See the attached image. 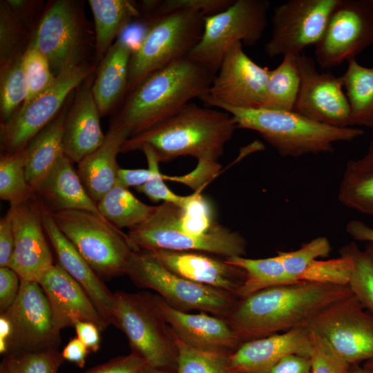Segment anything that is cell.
<instances>
[{
	"mask_svg": "<svg viewBox=\"0 0 373 373\" xmlns=\"http://www.w3.org/2000/svg\"><path fill=\"white\" fill-rule=\"evenodd\" d=\"M352 295L349 286L300 281L240 298L225 318L243 342L306 328L319 312Z\"/></svg>",
	"mask_w": 373,
	"mask_h": 373,
	"instance_id": "cell-1",
	"label": "cell"
},
{
	"mask_svg": "<svg viewBox=\"0 0 373 373\" xmlns=\"http://www.w3.org/2000/svg\"><path fill=\"white\" fill-rule=\"evenodd\" d=\"M236 128L229 113L189 102L175 114L128 138L121 153L148 145L159 162L181 156L218 161Z\"/></svg>",
	"mask_w": 373,
	"mask_h": 373,
	"instance_id": "cell-2",
	"label": "cell"
},
{
	"mask_svg": "<svg viewBox=\"0 0 373 373\" xmlns=\"http://www.w3.org/2000/svg\"><path fill=\"white\" fill-rule=\"evenodd\" d=\"M215 75L189 57L152 73L126 95L112 124L142 133L206 95Z\"/></svg>",
	"mask_w": 373,
	"mask_h": 373,
	"instance_id": "cell-3",
	"label": "cell"
},
{
	"mask_svg": "<svg viewBox=\"0 0 373 373\" xmlns=\"http://www.w3.org/2000/svg\"><path fill=\"white\" fill-rule=\"evenodd\" d=\"M229 113L237 128L258 132L283 157H299L333 151L337 142H350L362 135V129L338 128L312 120L294 111L265 108L246 109L216 104Z\"/></svg>",
	"mask_w": 373,
	"mask_h": 373,
	"instance_id": "cell-4",
	"label": "cell"
},
{
	"mask_svg": "<svg viewBox=\"0 0 373 373\" xmlns=\"http://www.w3.org/2000/svg\"><path fill=\"white\" fill-rule=\"evenodd\" d=\"M50 213L60 231L99 277L125 275L131 255L137 249L128 234L91 211L71 209Z\"/></svg>",
	"mask_w": 373,
	"mask_h": 373,
	"instance_id": "cell-5",
	"label": "cell"
},
{
	"mask_svg": "<svg viewBox=\"0 0 373 373\" xmlns=\"http://www.w3.org/2000/svg\"><path fill=\"white\" fill-rule=\"evenodd\" d=\"M113 318L114 326L126 335L131 352L152 367L176 370L177 346L154 294L114 292Z\"/></svg>",
	"mask_w": 373,
	"mask_h": 373,
	"instance_id": "cell-6",
	"label": "cell"
},
{
	"mask_svg": "<svg viewBox=\"0 0 373 373\" xmlns=\"http://www.w3.org/2000/svg\"><path fill=\"white\" fill-rule=\"evenodd\" d=\"M204 17L190 9L148 17L149 29L130 59L126 94L152 73L189 57L202 37Z\"/></svg>",
	"mask_w": 373,
	"mask_h": 373,
	"instance_id": "cell-7",
	"label": "cell"
},
{
	"mask_svg": "<svg viewBox=\"0 0 373 373\" xmlns=\"http://www.w3.org/2000/svg\"><path fill=\"white\" fill-rule=\"evenodd\" d=\"M125 275L137 287L153 290L172 307L184 312L199 310L226 318L240 299L172 272L147 250L133 252Z\"/></svg>",
	"mask_w": 373,
	"mask_h": 373,
	"instance_id": "cell-8",
	"label": "cell"
},
{
	"mask_svg": "<svg viewBox=\"0 0 373 373\" xmlns=\"http://www.w3.org/2000/svg\"><path fill=\"white\" fill-rule=\"evenodd\" d=\"M180 207L163 202L144 222L129 230L128 238L140 249L199 251L224 258L246 254V240L238 232L216 222L207 233L190 235L176 227Z\"/></svg>",
	"mask_w": 373,
	"mask_h": 373,
	"instance_id": "cell-9",
	"label": "cell"
},
{
	"mask_svg": "<svg viewBox=\"0 0 373 373\" xmlns=\"http://www.w3.org/2000/svg\"><path fill=\"white\" fill-rule=\"evenodd\" d=\"M269 6L267 0H234L224 10L205 17L202 37L189 57L216 75L234 44L253 46L259 41Z\"/></svg>",
	"mask_w": 373,
	"mask_h": 373,
	"instance_id": "cell-10",
	"label": "cell"
},
{
	"mask_svg": "<svg viewBox=\"0 0 373 373\" xmlns=\"http://www.w3.org/2000/svg\"><path fill=\"white\" fill-rule=\"evenodd\" d=\"M92 71L93 68L83 62L66 68L52 86L1 124V153L23 151L58 115L69 94L91 76Z\"/></svg>",
	"mask_w": 373,
	"mask_h": 373,
	"instance_id": "cell-11",
	"label": "cell"
},
{
	"mask_svg": "<svg viewBox=\"0 0 373 373\" xmlns=\"http://www.w3.org/2000/svg\"><path fill=\"white\" fill-rule=\"evenodd\" d=\"M306 328L326 340L349 365L373 358V314L353 294L322 310Z\"/></svg>",
	"mask_w": 373,
	"mask_h": 373,
	"instance_id": "cell-12",
	"label": "cell"
},
{
	"mask_svg": "<svg viewBox=\"0 0 373 373\" xmlns=\"http://www.w3.org/2000/svg\"><path fill=\"white\" fill-rule=\"evenodd\" d=\"M339 0H290L274 9L272 31L265 46L271 58L298 56L322 38Z\"/></svg>",
	"mask_w": 373,
	"mask_h": 373,
	"instance_id": "cell-13",
	"label": "cell"
},
{
	"mask_svg": "<svg viewBox=\"0 0 373 373\" xmlns=\"http://www.w3.org/2000/svg\"><path fill=\"white\" fill-rule=\"evenodd\" d=\"M372 44V0H339L315 46L316 61L321 68H333L355 58Z\"/></svg>",
	"mask_w": 373,
	"mask_h": 373,
	"instance_id": "cell-14",
	"label": "cell"
},
{
	"mask_svg": "<svg viewBox=\"0 0 373 373\" xmlns=\"http://www.w3.org/2000/svg\"><path fill=\"white\" fill-rule=\"evenodd\" d=\"M0 314H4L12 325L6 356L57 348L59 345L60 332L54 325L48 300L37 282L21 280L16 300Z\"/></svg>",
	"mask_w": 373,
	"mask_h": 373,
	"instance_id": "cell-15",
	"label": "cell"
},
{
	"mask_svg": "<svg viewBox=\"0 0 373 373\" xmlns=\"http://www.w3.org/2000/svg\"><path fill=\"white\" fill-rule=\"evenodd\" d=\"M270 70L254 62L237 43L227 52L208 93L200 99L208 106L223 104L235 108H262Z\"/></svg>",
	"mask_w": 373,
	"mask_h": 373,
	"instance_id": "cell-16",
	"label": "cell"
},
{
	"mask_svg": "<svg viewBox=\"0 0 373 373\" xmlns=\"http://www.w3.org/2000/svg\"><path fill=\"white\" fill-rule=\"evenodd\" d=\"M83 19L75 1L57 0L45 10L30 44L47 59L55 76L82 62Z\"/></svg>",
	"mask_w": 373,
	"mask_h": 373,
	"instance_id": "cell-17",
	"label": "cell"
},
{
	"mask_svg": "<svg viewBox=\"0 0 373 373\" xmlns=\"http://www.w3.org/2000/svg\"><path fill=\"white\" fill-rule=\"evenodd\" d=\"M15 248L8 265L21 280L38 282L52 265L53 256L42 219L41 201L35 192L23 202L10 206Z\"/></svg>",
	"mask_w": 373,
	"mask_h": 373,
	"instance_id": "cell-18",
	"label": "cell"
},
{
	"mask_svg": "<svg viewBox=\"0 0 373 373\" xmlns=\"http://www.w3.org/2000/svg\"><path fill=\"white\" fill-rule=\"evenodd\" d=\"M300 84L294 111L334 127H352L350 108L340 77L320 73L314 59L298 56Z\"/></svg>",
	"mask_w": 373,
	"mask_h": 373,
	"instance_id": "cell-19",
	"label": "cell"
},
{
	"mask_svg": "<svg viewBox=\"0 0 373 373\" xmlns=\"http://www.w3.org/2000/svg\"><path fill=\"white\" fill-rule=\"evenodd\" d=\"M154 298L172 331L186 344L231 355L244 343L225 318L206 312L189 314L172 307L157 294Z\"/></svg>",
	"mask_w": 373,
	"mask_h": 373,
	"instance_id": "cell-20",
	"label": "cell"
},
{
	"mask_svg": "<svg viewBox=\"0 0 373 373\" xmlns=\"http://www.w3.org/2000/svg\"><path fill=\"white\" fill-rule=\"evenodd\" d=\"M37 283L48 300L59 332L78 321L94 323L100 332L109 326L84 289L58 263L45 271Z\"/></svg>",
	"mask_w": 373,
	"mask_h": 373,
	"instance_id": "cell-21",
	"label": "cell"
},
{
	"mask_svg": "<svg viewBox=\"0 0 373 373\" xmlns=\"http://www.w3.org/2000/svg\"><path fill=\"white\" fill-rule=\"evenodd\" d=\"M41 204L44 229L58 264L84 289L106 323L114 325V292L60 231L50 211L41 201Z\"/></svg>",
	"mask_w": 373,
	"mask_h": 373,
	"instance_id": "cell-22",
	"label": "cell"
},
{
	"mask_svg": "<svg viewBox=\"0 0 373 373\" xmlns=\"http://www.w3.org/2000/svg\"><path fill=\"white\" fill-rule=\"evenodd\" d=\"M165 267L193 282L216 287L238 297L245 271L220 259L199 251H149Z\"/></svg>",
	"mask_w": 373,
	"mask_h": 373,
	"instance_id": "cell-23",
	"label": "cell"
},
{
	"mask_svg": "<svg viewBox=\"0 0 373 373\" xmlns=\"http://www.w3.org/2000/svg\"><path fill=\"white\" fill-rule=\"evenodd\" d=\"M311 352L309 330L301 327L245 341L229 358L235 373H267L287 355L310 357Z\"/></svg>",
	"mask_w": 373,
	"mask_h": 373,
	"instance_id": "cell-24",
	"label": "cell"
},
{
	"mask_svg": "<svg viewBox=\"0 0 373 373\" xmlns=\"http://www.w3.org/2000/svg\"><path fill=\"white\" fill-rule=\"evenodd\" d=\"M93 80L94 78L90 76L78 87L64 124V153L73 163L78 164L95 151L106 137L100 126L101 115L92 92Z\"/></svg>",
	"mask_w": 373,
	"mask_h": 373,
	"instance_id": "cell-25",
	"label": "cell"
},
{
	"mask_svg": "<svg viewBox=\"0 0 373 373\" xmlns=\"http://www.w3.org/2000/svg\"><path fill=\"white\" fill-rule=\"evenodd\" d=\"M130 136L128 128L111 124L103 144L78 163L79 177L96 204L116 183L120 168L117 156Z\"/></svg>",
	"mask_w": 373,
	"mask_h": 373,
	"instance_id": "cell-26",
	"label": "cell"
},
{
	"mask_svg": "<svg viewBox=\"0 0 373 373\" xmlns=\"http://www.w3.org/2000/svg\"><path fill=\"white\" fill-rule=\"evenodd\" d=\"M73 164L64 155L38 184L35 192L50 212L78 209L100 214Z\"/></svg>",
	"mask_w": 373,
	"mask_h": 373,
	"instance_id": "cell-27",
	"label": "cell"
},
{
	"mask_svg": "<svg viewBox=\"0 0 373 373\" xmlns=\"http://www.w3.org/2000/svg\"><path fill=\"white\" fill-rule=\"evenodd\" d=\"M131 55L130 46L118 37L102 59L92 85L101 116L110 113L126 96Z\"/></svg>",
	"mask_w": 373,
	"mask_h": 373,
	"instance_id": "cell-28",
	"label": "cell"
},
{
	"mask_svg": "<svg viewBox=\"0 0 373 373\" xmlns=\"http://www.w3.org/2000/svg\"><path fill=\"white\" fill-rule=\"evenodd\" d=\"M69 108L64 106L23 150L27 181L34 191L65 155L62 137Z\"/></svg>",
	"mask_w": 373,
	"mask_h": 373,
	"instance_id": "cell-29",
	"label": "cell"
},
{
	"mask_svg": "<svg viewBox=\"0 0 373 373\" xmlns=\"http://www.w3.org/2000/svg\"><path fill=\"white\" fill-rule=\"evenodd\" d=\"M88 4L95 22V53L103 59L113 41L140 17V7L129 0H89Z\"/></svg>",
	"mask_w": 373,
	"mask_h": 373,
	"instance_id": "cell-30",
	"label": "cell"
},
{
	"mask_svg": "<svg viewBox=\"0 0 373 373\" xmlns=\"http://www.w3.org/2000/svg\"><path fill=\"white\" fill-rule=\"evenodd\" d=\"M340 78L350 105L351 126L373 128V67L352 58Z\"/></svg>",
	"mask_w": 373,
	"mask_h": 373,
	"instance_id": "cell-31",
	"label": "cell"
},
{
	"mask_svg": "<svg viewBox=\"0 0 373 373\" xmlns=\"http://www.w3.org/2000/svg\"><path fill=\"white\" fill-rule=\"evenodd\" d=\"M99 213L117 228L131 229L147 220L157 206L144 204L116 182L97 202Z\"/></svg>",
	"mask_w": 373,
	"mask_h": 373,
	"instance_id": "cell-32",
	"label": "cell"
},
{
	"mask_svg": "<svg viewBox=\"0 0 373 373\" xmlns=\"http://www.w3.org/2000/svg\"><path fill=\"white\" fill-rule=\"evenodd\" d=\"M225 260L242 269L246 278L238 291V297L243 298L264 289L300 281L292 279L287 273L279 254L266 258L251 259L243 256L224 258Z\"/></svg>",
	"mask_w": 373,
	"mask_h": 373,
	"instance_id": "cell-33",
	"label": "cell"
},
{
	"mask_svg": "<svg viewBox=\"0 0 373 373\" xmlns=\"http://www.w3.org/2000/svg\"><path fill=\"white\" fill-rule=\"evenodd\" d=\"M297 58L296 55H285L280 64L270 70L262 108L294 111L300 84Z\"/></svg>",
	"mask_w": 373,
	"mask_h": 373,
	"instance_id": "cell-34",
	"label": "cell"
},
{
	"mask_svg": "<svg viewBox=\"0 0 373 373\" xmlns=\"http://www.w3.org/2000/svg\"><path fill=\"white\" fill-rule=\"evenodd\" d=\"M340 254L352 258L354 269L348 286L356 298L373 314V244L368 242L362 250L352 242L341 247Z\"/></svg>",
	"mask_w": 373,
	"mask_h": 373,
	"instance_id": "cell-35",
	"label": "cell"
},
{
	"mask_svg": "<svg viewBox=\"0 0 373 373\" xmlns=\"http://www.w3.org/2000/svg\"><path fill=\"white\" fill-rule=\"evenodd\" d=\"M35 191L29 185L25 171L23 151L1 153L0 156V198L10 206L30 197Z\"/></svg>",
	"mask_w": 373,
	"mask_h": 373,
	"instance_id": "cell-36",
	"label": "cell"
},
{
	"mask_svg": "<svg viewBox=\"0 0 373 373\" xmlns=\"http://www.w3.org/2000/svg\"><path fill=\"white\" fill-rule=\"evenodd\" d=\"M170 329L178 350L176 373H235L230 363L231 355L194 348Z\"/></svg>",
	"mask_w": 373,
	"mask_h": 373,
	"instance_id": "cell-37",
	"label": "cell"
},
{
	"mask_svg": "<svg viewBox=\"0 0 373 373\" xmlns=\"http://www.w3.org/2000/svg\"><path fill=\"white\" fill-rule=\"evenodd\" d=\"M0 80V113L2 124L12 117L27 97L28 85L22 55L1 67Z\"/></svg>",
	"mask_w": 373,
	"mask_h": 373,
	"instance_id": "cell-38",
	"label": "cell"
},
{
	"mask_svg": "<svg viewBox=\"0 0 373 373\" xmlns=\"http://www.w3.org/2000/svg\"><path fill=\"white\" fill-rule=\"evenodd\" d=\"M338 198L345 207L373 216V172L356 173L345 169Z\"/></svg>",
	"mask_w": 373,
	"mask_h": 373,
	"instance_id": "cell-39",
	"label": "cell"
},
{
	"mask_svg": "<svg viewBox=\"0 0 373 373\" xmlns=\"http://www.w3.org/2000/svg\"><path fill=\"white\" fill-rule=\"evenodd\" d=\"M216 222L211 202L197 191L188 195L186 204L180 207L176 227L183 233L198 236L209 231Z\"/></svg>",
	"mask_w": 373,
	"mask_h": 373,
	"instance_id": "cell-40",
	"label": "cell"
},
{
	"mask_svg": "<svg viewBox=\"0 0 373 373\" xmlns=\"http://www.w3.org/2000/svg\"><path fill=\"white\" fill-rule=\"evenodd\" d=\"M354 269L352 258L344 254L337 258L314 260L299 276V281L348 286Z\"/></svg>",
	"mask_w": 373,
	"mask_h": 373,
	"instance_id": "cell-41",
	"label": "cell"
},
{
	"mask_svg": "<svg viewBox=\"0 0 373 373\" xmlns=\"http://www.w3.org/2000/svg\"><path fill=\"white\" fill-rule=\"evenodd\" d=\"M25 29L6 1L0 3V64L3 67L21 57Z\"/></svg>",
	"mask_w": 373,
	"mask_h": 373,
	"instance_id": "cell-42",
	"label": "cell"
},
{
	"mask_svg": "<svg viewBox=\"0 0 373 373\" xmlns=\"http://www.w3.org/2000/svg\"><path fill=\"white\" fill-rule=\"evenodd\" d=\"M22 61L28 85L27 97L23 104H26L52 86L57 77L46 57L30 42L22 55Z\"/></svg>",
	"mask_w": 373,
	"mask_h": 373,
	"instance_id": "cell-43",
	"label": "cell"
},
{
	"mask_svg": "<svg viewBox=\"0 0 373 373\" xmlns=\"http://www.w3.org/2000/svg\"><path fill=\"white\" fill-rule=\"evenodd\" d=\"M11 373H58L64 361L57 348L8 356L2 360Z\"/></svg>",
	"mask_w": 373,
	"mask_h": 373,
	"instance_id": "cell-44",
	"label": "cell"
},
{
	"mask_svg": "<svg viewBox=\"0 0 373 373\" xmlns=\"http://www.w3.org/2000/svg\"><path fill=\"white\" fill-rule=\"evenodd\" d=\"M331 250L328 239L319 236L304 244L297 250L278 251V254L282 259L287 274L294 280L299 281V276L312 261L328 256Z\"/></svg>",
	"mask_w": 373,
	"mask_h": 373,
	"instance_id": "cell-45",
	"label": "cell"
},
{
	"mask_svg": "<svg viewBox=\"0 0 373 373\" xmlns=\"http://www.w3.org/2000/svg\"><path fill=\"white\" fill-rule=\"evenodd\" d=\"M311 373H346L350 365L323 337L309 331Z\"/></svg>",
	"mask_w": 373,
	"mask_h": 373,
	"instance_id": "cell-46",
	"label": "cell"
},
{
	"mask_svg": "<svg viewBox=\"0 0 373 373\" xmlns=\"http://www.w3.org/2000/svg\"><path fill=\"white\" fill-rule=\"evenodd\" d=\"M234 0H164L157 1L156 6L149 17H157L181 10L190 9L205 17L218 14L230 6Z\"/></svg>",
	"mask_w": 373,
	"mask_h": 373,
	"instance_id": "cell-47",
	"label": "cell"
},
{
	"mask_svg": "<svg viewBox=\"0 0 373 373\" xmlns=\"http://www.w3.org/2000/svg\"><path fill=\"white\" fill-rule=\"evenodd\" d=\"M140 150H142L145 155L148 169L119 168L117 182L126 188H136L142 186L161 173L159 169L160 162L152 149L148 145H143Z\"/></svg>",
	"mask_w": 373,
	"mask_h": 373,
	"instance_id": "cell-48",
	"label": "cell"
},
{
	"mask_svg": "<svg viewBox=\"0 0 373 373\" xmlns=\"http://www.w3.org/2000/svg\"><path fill=\"white\" fill-rule=\"evenodd\" d=\"M166 175L160 173L144 184L135 188L138 193L146 195L151 201L173 203L182 208L188 200V195L182 196L173 193L164 183Z\"/></svg>",
	"mask_w": 373,
	"mask_h": 373,
	"instance_id": "cell-49",
	"label": "cell"
},
{
	"mask_svg": "<svg viewBox=\"0 0 373 373\" xmlns=\"http://www.w3.org/2000/svg\"><path fill=\"white\" fill-rule=\"evenodd\" d=\"M146 363L140 355L131 352L96 365L83 373H137Z\"/></svg>",
	"mask_w": 373,
	"mask_h": 373,
	"instance_id": "cell-50",
	"label": "cell"
},
{
	"mask_svg": "<svg viewBox=\"0 0 373 373\" xmlns=\"http://www.w3.org/2000/svg\"><path fill=\"white\" fill-rule=\"evenodd\" d=\"M198 162L196 168L191 173L180 177L166 176V179L181 182L195 191H200L202 185L213 178L218 173L221 166L217 161L200 160Z\"/></svg>",
	"mask_w": 373,
	"mask_h": 373,
	"instance_id": "cell-51",
	"label": "cell"
},
{
	"mask_svg": "<svg viewBox=\"0 0 373 373\" xmlns=\"http://www.w3.org/2000/svg\"><path fill=\"white\" fill-rule=\"evenodd\" d=\"M21 279L9 267H0V313L6 312L19 294Z\"/></svg>",
	"mask_w": 373,
	"mask_h": 373,
	"instance_id": "cell-52",
	"label": "cell"
},
{
	"mask_svg": "<svg viewBox=\"0 0 373 373\" xmlns=\"http://www.w3.org/2000/svg\"><path fill=\"white\" fill-rule=\"evenodd\" d=\"M15 248V235L10 216L0 220V267H8Z\"/></svg>",
	"mask_w": 373,
	"mask_h": 373,
	"instance_id": "cell-53",
	"label": "cell"
},
{
	"mask_svg": "<svg viewBox=\"0 0 373 373\" xmlns=\"http://www.w3.org/2000/svg\"><path fill=\"white\" fill-rule=\"evenodd\" d=\"M310 357L289 354L278 361L267 373H311Z\"/></svg>",
	"mask_w": 373,
	"mask_h": 373,
	"instance_id": "cell-54",
	"label": "cell"
},
{
	"mask_svg": "<svg viewBox=\"0 0 373 373\" xmlns=\"http://www.w3.org/2000/svg\"><path fill=\"white\" fill-rule=\"evenodd\" d=\"M77 337L84 344L88 351L96 352L100 347V331L93 323L78 321L75 323Z\"/></svg>",
	"mask_w": 373,
	"mask_h": 373,
	"instance_id": "cell-55",
	"label": "cell"
},
{
	"mask_svg": "<svg viewBox=\"0 0 373 373\" xmlns=\"http://www.w3.org/2000/svg\"><path fill=\"white\" fill-rule=\"evenodd\" d=\"M61 353L64 360L73 363L77 367L83 368L90 352L77 337H74L65 345Z\"/></svg>",
	"mask_w": 373,
	"mask_h": 373,
	"instance_id": "cell-56",
	"label": "cell"
},
{
	"mask_svg": "<svg viewBox=\"0 0 373 373\" xmlns=\"http://www.w3.org/2000/svg\"><path fill=\"white\" fill-rule=\"evenodd\" d=\"M346 231L354 240L373 244V228L358 220H352L346 225Z\"/></svg>",
	"mask_w": 373,
	"mask_h": 373,
	"instance_id": "cell-57",
	"label": "cell"
},
{
	"mask_svg": "<svg viewBox=\"0 0 373 373\" xmlns=\"http://www.w3.org/2000/svg\"><path fill=\"white\" fill-rule=\"evenodd\" d=\"M345 169L356 173L373 172V140L370 142L365 155L360 159L349 160Z\"/></svg>",
	"mask_w": 373,
	"mask_h": 373,
	"instance_id": "cell-58",
	"label": "cell"
},
{
	"mask_svg": "<svg viewBox=\"0 0 373 373\" xmlns=\"http://www.w3.org/2000/svg\"><path fill=\"white\" fill-rule=\"evenodd\" d=\"M11 336L10 321L4 314H0V354L3 357L8 354Z\"/></svg>",
	"mask_w": 373,
	"mask_h": 373,
	"instance_id": "cell-59",
	"label": "cell"
},
{
	"mask_svg": "<svg viewBox=\"0 0 373 373\" xmlns=\"http://www.w3.org/2000/svg\"><path fill=\"white\" fill-rule=\"evenodd\" d=\"M137 373H176V372L173 370L154 367L146 363Z\"/></svg>",
	"mask_w": 373,
	"mask_h": 373,
	"instance_id": "cell-60",
	"label": "cell"
},
{
	"mask_svg": "<svg viewBox=\"0 0 373 373\" xmlns=\"http://www.w3.org/2000/svg\"><path fill=\"white\" fill-rule=\"evenodd\" d=\"M346 373H366L359 364L350 365Z\"/></svg>",
	"mask_w": 373,
	"mask_h": 373,
	"instance_id": "cell-61",
	"label": "cell"
},
{
	"mask_svg": "<svg viewBox=\"0 0 373 373\" xmlns=\"http://www.w3.org/2000/svg\"><path fill=\"white\" fill-rule=\"evenodd\" d=\"M362 367L366 373H373V358L365 361Z\"/></svg>",
	"mask_w": 373,
	"mask_h": 373,
	"instance_id": "cell-62",
	"label": "cell"
},
{
	"mask_svg": "<svg viewBox=\"0 0 373 373\" xmlns=\"http://www.w3.org/2000/svg\"><path fill=\"white\" fill-rule=\"evenodd\" d=\"M0 373H11L3 361L0 364Z\"/></svg>",
	"mask_w": 373,
	"mask_h": 373,
	"instance_id": "cell-63",
	"label": "cell"
},
{
	"mask_svg": "<svg viewBox=\"0 0 373 373\" xmlns=\"http://www.w3.org/2000/svg\"><path fill=\"white\" fill-rule=\"evenodd\" d=\"M372 3H373V0H372Z\"/></svg>",
	"mask_w": 373,
	"mask_h": 373,
	"instance_id": "cell-64",
	"label": "cell"
}]
</instances>
